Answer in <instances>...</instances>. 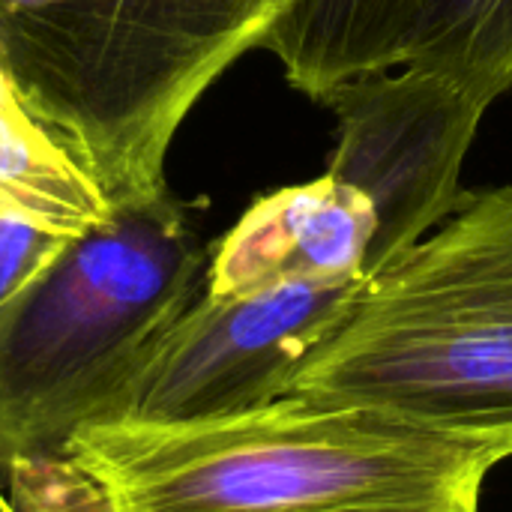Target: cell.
<instances>
[{"label": "cell", "instance_id": "2", "mask_svg": "<svg viewBox=\"0 0 512 512\" xmlns=\"http://www.w3.org/2000/svg\"><path fill=\"white\" fill-rule=\"evenodd\" d=\"M297 0H0V69L108 207L168 189L180 123Z\"/></svg>", "mask_w": 512, "mask_h": 512}, {"label": "cell", "instance_id": "12", "mask_svg": "<svg viewBox=\"0 0 512 512\" xmlns=\"http://www.w3.org/2000/svg\"><path fill=\"white\" fill-rule=\"evenodd\" d=\"M0 512H21L15 504H12V501H9V498H6V492H3V489H0Z\"/></svg>", "mask_w": 512, "mask_h": 512}, {"label": "cell", "instance_id": "11", "mask_svg": "<svg viewBox=\"0 0 512 512\" xmlns=\"http://www.w3.org/2000/svg\"><path fill=\"white\" fill-rule=\"evenodd\" d=\"M69 237L39 222L0 213V306H6Z\"/></svg>", "mask_w": 512, "mask_h": 512}, {"label": "cell", "instance_id": "8", "mask_svg": "<svg viewBox=\"0 0 512 512\" xmlns=\"http://www.w3.org/2000/svg\"><path fill=\"white\" fill-rule=\"evenodd\" d=\"M432 0H297L261 42L294 90L324 102L363 72L399 66Z\"/></svg>", "mask_w": 512, "mask_h": 512}, {"label": "cell", "instance_id": "9", "mask_svg": "<svg viewBox=\"0 0 512 512\" xmlns=\"http://www.w3.org/2000/svg\"><path fill=\"white\" fill-rule=\"evenodd\" d=\"M108 210L90 177L24 111L0 69V213L75 237Z\"/></svg>", "mask_w": 512, "mask_h": 512}, {"label": "cell", "instance_id": "6", "mask_svg": "<svg viewBox=\"0 0 512 512\" xmlns=\"http://www.w3.org/2000/svg\"><path fill=\"white\" fill-rule=\"evenodd\" d=\"M321 105L339 120L327 174L363 192L378 219L372 273L468 201L462 168L489 108L420 66L363 72Z\"/></svg>", "mask_w": 512, "mask_h": 512}, {"label": "cell", "instance_id": "10", "mask_svg": "<svg viewBox=\"0 0 512 512\" xmlns=\"http://www.w3.org/2000/svg\"><path fill=\"white\" fill-rule=\"evenodd\" d=\"M399 66L444 75L480 105L512 93V0H432Z\"/></svg>", "mask_w": 512, "mask_h": 512}, {"label": "cell", "instance_id": "1", "mask_svg": "<svg viewBox=\"0 0 512 512\" xmlns=\"http://www.w3.org/2000/svg\"><path fill=\"white\" fill-rule=\"evenodd\" d=\"M507 432L282 396L198 423H99L63 456L105 512H480Z\"/></svg>", "mask_w": 512, "mask_h": 512}, {"label": "cell", "instance_id": "7", "mask_svg": "<svg viewBox=\"0 0 512 512\" xmlns=\"http://www.w3.org/2000/svg\"><path fill=\"white\" fill-rule=\"evenodd\" d=\"M375 234L372 204L330 174L267 192L216 243L204 294L234 297L282 282L366 276Z\"/></svg>", "mask_w": 512, "mask_h": 512}, {"label": "cell", "instance_id": "4", "mask_svg": "<svg viewBox=\"0 0 512 512\" xmlns=\"http://www.w3.org/2000/svg\"><path fill=\"white\" fill-rule=\"evenodd\" d=\"M288 396L453 432L512 429V186L468 195L366 273Z\"/></svg>", "mask_w": 512, "mask_h": 512}, {"label": "cell", "instance_id": "3", "mask_svg": "<svg viewBox=\"0 0 512 512\" xmlns=\"http://www.w3.org/2000/svg\"><path fill=\"white\" fill-rule=\"evenodd\" d=\"M210 255L159 192L114 204L0 306V468L63 462L204 291Z\"/></svg>", "mask_w": 512, "mask_h": 512}, {"label": "cell", "instance_id": "5", "mask_svg": "<svg viewBox=\"0 0 512 512\" xmlns=\"http://www.w3.org/2000/svg\"><path fill=\"white\" fill-rule=\"evenodd\" d=\"M363 279L282 282L234 297L201 291L129 378L105 423H198L288 396L300 366L348 318Z\"/></svg>", "mask_w": 512, "mask_h": 512}]
</instances>
